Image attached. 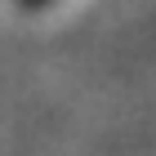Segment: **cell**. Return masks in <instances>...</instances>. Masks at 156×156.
<instances>
[{"instance_id":"1","label":"cell","mask_w":156,"mask_h":156,"mask_svg":"<svg viewBox=\"0 0 156 156\" xmlns=\"http://www.w3.org/2000/svg\"><path fill=\"white\" fill-rule=\"evenodd\" d=\"M23 9H45V5H54V0H18Z\"/></svg>"}]
</instances>
